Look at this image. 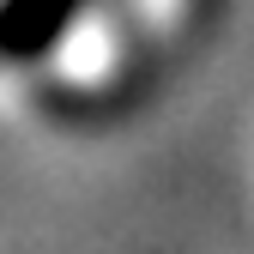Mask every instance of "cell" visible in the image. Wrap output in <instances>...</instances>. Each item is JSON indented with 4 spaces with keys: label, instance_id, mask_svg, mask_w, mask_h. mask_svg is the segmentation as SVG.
I'll use <instances>...</instances> for the list:
<instances>
[{
    "label": "cell",
    "instance_id": "1",
    "mask_svg": "<svg viewBox=\"0 0 254 254\" xmlns=\"http://www.w3.org/2000/svg\"><path fill=\"white\" fill-rule=\"evenodd\" d=\"M85 0H0V61L43 55L61 30L73 24Z\"/></svg>",
    "mask_w": 254,
    "mask_h": 254
}]
</instances>
